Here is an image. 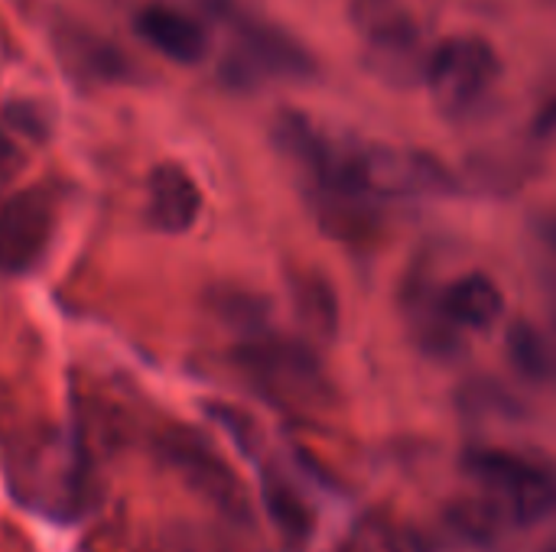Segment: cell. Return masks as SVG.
Listing matches in <instances>:
<instances>
[{
  "mask_svg": "<svg viewBox=\"0 0 556 552\" xmlns=\"http://www.w3.org/2000/svg\"><path fill=\"white\" fill-rule=\"evenodd\" d=\"M10 498L49 524H75L94 504V472L78 433L62 426H29L3 452Z\"/></svg>",
  "mask_w": 556,
  "mask_h": 552,
  "instance_id": "1",
  "label": "cell"
},
{
  "mask_svg": "<svg viewBox=\"0 0 556 552\" xmlns=\"http://www.w3.org/2000/svg\"><path fill=\"white\" fill-rule=\"evenodd\" d=\"M349 20L365 39L368 68L381 81L394 88L427 81L433 55L427 42L433 23L430 0H349Z\"/></svg>",
  "mask_w": 556,
  "mask_h": 552,
  "instance_id": "2",
  "label": "cell"
},
{
  "mask_svg": "<svg viewBox=\"0 0 556 552\" xmlns=\"http://www.w3.org/2000/svg\"><path fill=\"white\" fill-rule=\"evenodd\" d=\"M235 364L254 390L283 407H323L332 394L316 351L300 338L264 329L261 322L244 329L235 348Z\"/></svg>",
  "mask_w": 556,
  "mask_h": 552,
  "instance_id": "3",
  "label": "cell"
},
{
  "mask_svg": "<svg viewBox=\"0 0 556 552\" xmlns=\"http://www.w3.org/2000/svg\"><path fill=\"white\" fill-rule=\"evenodd\" d=\"M466 475L476 482L489 521L534 527L556 514V475L521 452L472 449L466 452Z\"/></svg>",
  "mask_w": 556,
  "mask_h": 552,
  "instance_id": "4",
  "label": "cell"
},
{
  "mask_svg": "<svg viewBox=\"0 0 556 552\" xmlns=\"http://www.w3.org/2000/svg\"><path fill=\"white\" fill-rule=\"evenodd\" d=\"M345 189L378 205L397 198H440L456 189V179L433 153L391 143H352Z\"/></svg>",
  "mask_w": 556,
  "mask_h": 552,
  "instance_id": "5",
  "label": "cell"
},
{
  "mask_svg": "<svg viewBox=\"0 0 556 552\" xmlns=\"http://www.w3.org/2000/svg\"><path fill=\"white\" fill-rule=\"evenodd\" d=\"M502 81V59L482 36L463 33L433 46L427 68V91L446 120L476 117Z\"/></svg>",
  "mask_w": 556,
  "mask_h": 552,
  "instance_id": "6",
  "label": "cell"
},
{
  "mask_svg": "<svg viewBox=\"0 0 556 552\" xmlns=\"http://www.w3.org/2000/svg\"><path fill=\"white\" fill-rule=\"evenodd\" d=\"M156 449L163 455V462L192 488L199 491L215 511H222L225 517H231V524H248L251 511H248V498L241 482L235 478V472L228 468V462L192 429H166L156 439Z\"/></svg>",
  "mask_w": 556,
  "mask_h": 552,
  "instance_id": "7",
  "label": "cell"
},
{
  "mask_svg": "<svg viewBox=\"0 0 556 552\" xmlns=\"http://www.w3.org/2000/svg\"><path fill=\"white\" fill-rule=\"evenodd\" d=\"M55 231V208L42 189H23L0 198V277L29 273Z\"/></svg>",
  "mask_w": 556,
  "mask_h": 552,
  "instance_id": "8",
  "label": "cell"
},
{
  "mask_svg": "<svg viewBox=\"0 0 556 552\" xmlns=\"http://www.w3.org/2000/svg\"><path fill=\"white\" fill-rule=\"evenodd\" d=\"M440 312L463 338L472 332H492L505 319V293L489 273L472 270L440 290Z\"/></svg>",
  "mask_w": 556,
  "mask_h": 552,
  "instance_id": "9",
  "label": "cell"
},
{
  "mask_svg": "<svg viewBox=\"0 0 556 552\" xmlns=\"http://www.w3.org/2000/svg\"><path fill=\"white\" fill-rule=\"evenodd\" d=\"M134 29L160 55H166L169 62H179V65H195L208 52L205 26L195 16H189L176 7H166V3H150L143 10H137Z\"/></svg>",
  "mask_w": 556,
  "mask_h": 552,
  "instance_id": "10",
  "label": "cell"
},
{
  "mask_svg": "<svg viewBox=\"0 0 556 552\" xmlns=\"http://www.w3.org/2000/svg\"><path fill=\"white\" fill-rule=\"evenodd\" d=\"M150 224L163 234H186L202 215V192L179 163H160L150 172Z\"/></svg>",
  "mask_w": 556,
  "mask_h": 552,
  "instance_id": "11",
  "label": "cell"
},
{
  "mask_svg": "<svg viewBox=\"0 0 556 552\" xmlns=\"http://www.w3.org/2000/svg\"><path fill=\"white\" fill-rule=\"evenodd\" d=\"M264 508L283 540L303 543L313 534V514H309L303 495L277 468H264Z\"/></svg>",
  "mask_w": 556,
  "mask_h": 552,
  "instance_id": "12",
  "label": "cell"
},
{
  "mask_svg": "<svg viewBox=\"0 0 556 552\" xmlns=\"http://www.w3.org/2000/svg\"><path fill=\"white\" fill-rule=\"evenodd\" d=\"M293 303H296L303 329L313 338H319V342L336 338V332H339V299H336L332 286L323 277L300 273L293 280Z\"/></svg>",
  "mask_w": 556,
  "mask_h": 552,
  "instance_id": "13",
  "label": "cell"
},
{
  "mask_svg": "<svg viewBox=\"0 0 556 552\" xmlns=\"http://www.w3.org/2000/svg\"><path fill=\"white\" fill-rule=\"evenodd\" d=\"M508 358L525 377L538 384L556 381V342L528 322H515L508 329Z\"/></svg>",
  "mask_w": 556,
  "mask_h": 552,
  "instance_id": "14",
  "label": "cell"
},
{
  "mask_svg": "<svg viewBox=\"0 0 556 552\" xmlns=\"http://www.w3.org/2000/svg\"><path fill=\"white\" fill-rule=\"evenodd\" d=\"M156 552H228V547L212 537V534H199V530H189V527H176L173 534H166L160 540Z\"/></svg>",
  "mask_w": 556,
  "mask_h": 552,
  "instance_id": "15",
  "label": "cell"
},
{
  "mask_svg": "<svg viewBox=\"0 0 556 552\" xmlns=\"http://www.w3.org/2000/svg\"><path fill=\"white\" fill-rule=\"evenodd\" d=\"M538 137H547V140H556V98L538 114V124H534Z\"/></svg>",
  "mask_w": 556,
  "mask_h": 552,
  "instance_id": "16",
  "label": "cell"
},
{
  "mask_svg": "<svg viewBox=\"0 0 556 552\" xmlns=\"http://www.w3.org/2000/svg\"><path fill=\"white\" fill-rule=\"evenodd\" d=\"M10 420H13V394H10V387L0 381V436L7 433Z\"/></svg>",
  "mask_w": 556,
  "mask_h": 552,
  "instance_id": "17",
  "label": "cell"
},
{
  "mask_svg": "<svg viewBox=\"0 0 556 552\" xmlns=\"http://www.w3.org/2000/svg\"><path fill=\"white\" fill-rule=\"evenodd\" d=\"M541 241H544V244H547V247L556 254V218L547 224V228H544V231H541Z\"/></svg>",
  "mask_w": 556,
  "mask_h": 552,
  "instance_id": "18",
  "label": "cell"
}]
</instances>
